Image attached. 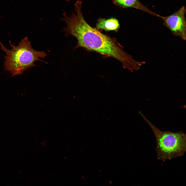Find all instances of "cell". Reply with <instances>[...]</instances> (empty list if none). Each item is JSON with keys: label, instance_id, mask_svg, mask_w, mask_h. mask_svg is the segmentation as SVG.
Wrapping results in <instances>:
<instances>
[{"label": "cell", "instance_id": "cell-1", "mask_svg": "<svg viewBox=\"0 0 186 186\" xmlns=\"http://www.w3.org/2000/svg\"><path fill=\"white\" fill-rule=\"evenodd\" d=\"M74 5L75 11H72L70 14L65 12L61 19L66 24L63 30L65 35H70L76 38L77 45L75 48L83 47L88 50L113 57L120 61L124 68L131 72L140 69L142 61L134 60L114 40L90 26L83 16L81 3L76 2Z\"/></svg>", "mask_w": 186, "mask_h": 186}, {"label": "cell", "instance_id": "cell-2", "mask_svg": "<svg viewBox=\"0 0 186 186\" xmlns=\"http://www.w3.org/2000/svg\"><path fill=\"white\" fill-rule=\"evenodd\" d=\"M11 48H6L0 42L1 50L5 52L4 63L5 69L10 72L12 76L20 74L29 68L35 66L34 63L40 60V58H44L47 53L44 51L35 50L32 47L31 42L26 36L21 40L16 46L9 41Z\"/></svg>", "mask_w": 186, "mask_h": 186}, {"label": "cell", "instance_id": "cell-3", "mask_svg": "<svg viewBox=\"0 0 186 186\" xmlns=\"http://www.w3.org/2000/svg\"><path fill=\"white\" fill-rule=\"evenodd\" d=\"M140 114L151 128L156 138L157 158L165 161L183 155L186 151V134L179 131H162L152 124L140 111Z\"/></svg>", "mask_w": 186, "mask_h": 186}, {"label": "cell", "instance_id": "cell-4", "mask_svg": "<svg viewBox=\"0 0 186 186\" xmlns=\"http://www.w3.org/2000/svg\"><path fill=\"white\" fill-rule=\"evenodd\" d=\"M186 11L184 6L172 14L167 16H160L163 24L168 28L174 35L180 37L184 40L186 38Z\"/></svg>", "mask_w": 186, "mask_h": 186}, {"label": "cell", "instance_id": "cell-5", "mask_svg": "<svg viewBox=\"0 0 186 186\" xmlns=\"http://www.w3.org/2000/svg\"><path fill=\"white\" fill-rule=\"evenodd\" d=\"M112 2L115 5L122 8H133L154 16L159 17L160 16L146 7L139 0H112Z\"/></svg>", "mask_w": 186, "mask_h": 186}, {"label": "cell", "instance_id": "cell-6", "mask_svg": "<svg viewBox=\"0 0 186 186\" xmlns=\"http://www.w3.org/2000/svg\"><path fill=\"white\" fill-rule=\"evenodd\" d=\"M96 28L98 30H104L106 31L113 30L117 32L120 28V24L118 20L114 18L107 19L99 18L97 20Z\"/></svg>", "mask_w": 186, "mask_h": 186}]
</instances>
